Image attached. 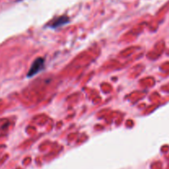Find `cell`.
Returning a JSON list of instances; mask_svg holds the SVG:
<instances>
[{
    "instance_id": "cell-2",
    "label": "cell",
    "mask_w": 169,
    "mask_h": 169,
    "mask_svg": "<svg viewBox=\"0 0 169 169\" xmlns=\"http://www.w3.org/2000/svg\"><path fill=\"white\" fill-rule=\"evenodd\" d=\"M70 22L69 17L67 16H60L57 17V18H55L52 21V22L49 24V27H51V28H57V27H59L61 26H64L65 24L69 23Z\"/></svg>"
},
{
    "instance_id": "cell-1",
    "label": "cell",
    "mask_w": 169,
    "mask_h": 169,
    "mask_svg": "<svg viewBox=\"0 0 169 169\" xmlns=\"http://www.w3.org/2000/svg\"><path fill=\"white\" fill-rule=\"evenodd\" d=\"M44 63H45V59L43 58H37L31 66L29 72L27 73L28 78H31V77L35 76L39 72H41L44 68Z\"/></svg>"
}]
</instances>
